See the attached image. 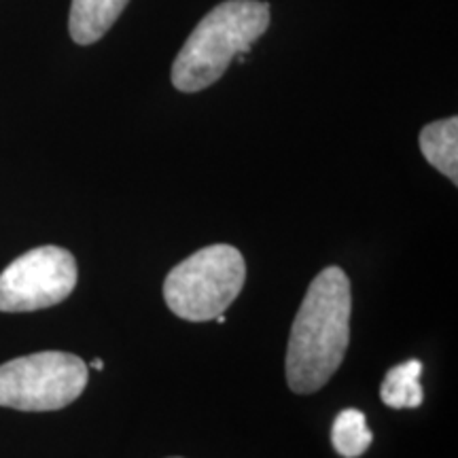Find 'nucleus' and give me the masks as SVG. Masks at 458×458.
<instances>
[{
  "label": "nucleus",
  "mask_w": 458,
  "mask_h": 458,
  "mask_svg": "<svg viewBox=\"0 0 458 458\" xmlns=\"http://www.w3.org/2000/svg\"><path fill=\"white\" fill-rule=\"evenodd\" d=\"M420 151L433 168L458 182V119L448 117L433 122L420 131Z\"/></svg>",
  "instance_id": "nucleus-7"
},
{
  "label": "nucleus",
  "mask_w": 458,
  "mask_h": 458,
  "mask_svg": "<svg viewBox=\"0 0 458 458\" xmlns=\"http://www.w3.org/2000/svg\"><path fill=\"white\" fill-rule=\"evenodd\" d=\"M128 3L130 0H72L71 20H68L72 41L77 45L100 41L123 13Z\"/></svg>",
  "instance_id": "nucleus-6"
},
{
  "label": "nucleus",
  "mask_w": 458,
  "mask_h": 458,
  "mask_svg": "<svg viewBox=\"0 0 458 458\" xmlns=\"http://www.w3.org/2000/svg\"><path fill=\"white\" fill-rule=\"evenodd\" d=\"M420 374L422 363L416 359L388 369L385 382L380 386V397L385 401V405L393 410L418 408L422 399H425V393H422L420 386Z\"/></svg>",
  "instance_id": "nucleus-8"
},
{
  "label": "nucleus",
  "mask_w": 458,
  "mask_h": 458,
  "mask_svg": "<svg viewBox=\"0 0 458 458\" xmlns=\"http://www.w3.org/2000/svg\"><path fill=\"white\" fill-rule=\"evenodd\" d=\"M371 435L363 411L348 408L342 410L331 427V444L344 458H359L371 445Z\"/></svg>",
  "instance_id": "nucleus-9"
},
{
  "label": "nucleus",
  "mask_w": 458,
  "mask_h": 458,
  "mask_svg": "<svg viewBox=\"0 0 458 458\" xmlns=\"http://www.w3.org/2000/svg\"><path fill=\"white\" fill-rule=\"evenodd\" d=\"M91 368H94L96 371H102L105 369V363H102V359H94L91 360Z\"/></svg>",
  "instance_id": "nucleus-10"
},
{
  "label": "nucleus",
  "mask_w": 458,
  "mask_h": 458,
  "mask_svg": "<svg viewBox=\"0 0 458 458\" xmlns=\"http://www.w3.org/2000/svg\"><path fill=\"white\" fill-rule=\"evenodd\" d=\"M270 26V4L261 0H225L215 7L172 64V85L196 94L219 81L240 54H246Z\"/></svg>",
  "instance_id": "nucleus-2"
},
{
  "label": "nucleus",
  "mask_w": 458,
  "mask_h": 458,
  "mask_svg": "<svg viewBox=\"0 0 458 458\" xmlns=\"http://www.w3.org/2000/svg\"><path fill=\"white\" fill-rule=\"evenodd\" d=\"M88 386V365L68 352H37L0 365V405L51 411L71 405Z\"/></svg>",
  "instance_id": "nucleus-4"
},
{
  "label": "nucleus",
  "mask_w": 458,
  "mask_h": 458,
  "mask_svg": "<svg viewBox=\"0 0 458 458\" xmlns=\"http://www.w3.org/2000/svg\"><path fill=\"white\" fill-rule=\"evenodd\" d=\"M244 278V257L236 246H206L168 274L164 300L179 318L206 323L225 314L242 291Z\"/></svg>",
  "instance_id": "nucleus-3"
},
{
  "label": "nucleus",
  "mask_w": 458,
  "mask_h": 458,
  "mask_svg": "<svg viewBox=\"0 0 458 458\" xmlns=\"http://www.w3.org/2000/svg\"><path fill=\"white\" fill-rule=\"evenodd\" d=\"M77 286V261L62 246H38L0 274V312H34L64 301Z\"/></svg>",
  "instance_id": "nucleus-5"
},
{
  "label": "nucleus",
  "mask_w": 458,
  "mask_h": 458,
  "mask_svg": "<svg viewBox=\"0 0 458 458\" xmlns=\"http://www.w3.org/2000/svg\"><path fill=\"white\" fill-rule=\"evenodd\" d=\"M351 280L325 267L308 286L286 348V382L297 394L323 388L342 365L351 342Z\"/></svg>",
  "instance_id": "nucleus-1"
}]
</instances>
